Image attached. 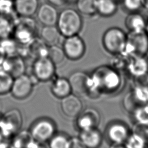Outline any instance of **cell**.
Wrapping results in <instances>:
<instances>
[{
  "label": "cell",
  "instance_id": "cell-1",
  "mask_svg": "<svg viewBox=\"0 0 148 148\" xmlns=\"http://www.w3.org/2000/svg\"><path fill=\"white\" fill-rule=\"evenodd\" d=\"M92 82L94 92H112L121 84V77L117 71L108 66H101L90 76Z\"/></svg>",
  "mask_w": 148,
  "mask_h": 148
},
{
  "label": "cell",
  "instance_id": "cell-2",
  "mask_svg": "<svg viewBox=\"0 0 148 148\" xmlns=\"http://www.w3.org/2000/svg\"><path fill=\"white\" fill-rule=\"evenodd\" d=\"M57 27L65 38L78 34L83 26V20L80 13L72 8L62 10L58 16Z\"/></svg>",
  "mask_w": 148,
  "mask_h": 148
},
{
  "label": "cell",
  "instance_id": "cell-3",
  "mask_svg": "<svg viewBox=\"0 0 148 148\" xmlns=\"http://www.w3.org/2000/svg\"><path fill=\"white\" fill-rule=\"evenodd\" d=\"M127 35L119 27L108 28L102 36V44L108 53L116 55L123 53L127 44Z\"/></svg>",
  "mask_w": 148,
  "mask_h": 148
},
{
  "label": "cell",
  "instance_id": "cell-4",
  "mask_svg": "<svg viewBox=\"0 0 148 148\" xmlns=\"http://www.w3.org/2000/svg\"><path fill=\"white\" fill-rule=\"evenodd\" d=\"M36 29V22L31 17L18 16L14 20L12 34L18 43L25 45L34 37Z\"/></svg>",
  "mask_w": 148,
  "mask_h": 148
},
{
  "label": "cell",
  "instance_id": "cell-5",
  "mask_svg": "<svg viewBox=\"0 0 148 148\" xmlns=\"http://www.w3.org/2000/svg\"><path fill=\"white\" fill-rule=\"evenodd\" d=\"M124 52L134 57H143L148 52V33L146 31H130Z\"/></svg>",
  "mask_w": 148,
  "mask_h": 148
},
{
  "label": "cell",
  "instance_id": "cell-6",
  "mask_svg": "<svg viewBox=\"0 0 148 148\" xmlns=\"http://www.w3.org/2000/svg\"><path fill=\"white\" fill-rule=\"evenodd\" d=\"M68 80L73 94L76 95L89 96L94 93L91 77L86 73L75 72L69 76Z\"/></svg>",
  "mask_w": 148,
  "mask_h": 148
},
{
  "label": "cell",
  "instance_id": "cell-7",
  "mask_svg": "<svg viewBox=\"0 0 148 148\" xmlns=\"http://www.w3.org/2000/svg\"><path fill=\"white\" fill-rule=\"evenodd\" d=\"M36 81L38 80L34 76L31 77L25 73L22 74L13 79L10 92L16 99H25L31 94Z\"/></svg>",
  "mask_w": 148,
  "mask_h": 148
},
{
  "label": "cell",
  "instance_id": "cell-8",
  "mask_svg": "<svg viewBox=\"0 0 148 148\" xmlns=\"http://www.w3.org/2000/svg\"><path fill=\"white\" fill-rule=\"evenodd\" d=\"M55 132L54 123L47 119H41L36 121L30 130L32 138L40 143L49 141L55 134Z\"/></svg>",
  "mask_w": 148,
  "mask_h": 148
},
{
  "label": "cell",
  "instance_id": "cell-9",
  "mask_svg": "<svg viewBox=\"0 0 148 148\" xmlns=\"http://www.w3.org/2000/svg\"><path fill=\"white\" fill-rule=\"evenodd\" d=\"M22 116L17 109L6 112L0 119V131L2 135L9 136L14 134L21 127Z\"/></svg>",
  "mask_w": 148,
  "mask_h": 148
},
{
  "label": "cell",
  "instance_id": "cell-10",
  "mask_svg": "<svg viewBox=\"0 0 148 148\" xmlns=\"http://www.w3.org/2000/svg\"><path fill=\"white\" fill-rule=\"evenodd\" d=\"M62 49L66 57L71 60H77L84 54L86 46L83 39L76 34L65 38Z\"/></svg>",
  "mask_w": 148,
  "mask_h": 148
},
{
  "label": "cell",
  "instance_id": "cell-11",
  "mask_svg": "<svg viewBox=\"0 0 148 148\" xmlns=\"http://www.w3.org/2000/svg\"><path fill=\"white\" fill-rule=\"evenodd\" d=\"M55 65L48 57L35 59L32 66L33 76L38 81L49 80L54 77L55 74Z\"/></svg>",
  "mask_w": 148,
  "mask_h": 148
},
{
  "label": "cell",
  "instance_id": "cell-12",
  "mask_svg": "<svg viewBox=\"0 0 148 148\" xmlns=\"http://www.w3.org/2000/svg\"><path fill=\"white\" fill-rule=\"evenodd\" d=\"M106 135L112 143L122 144L125 143L130 136L129 129L124 123L115 121L108 126Z\"/></svg>",
  "mask_w": 148,
  "mask_h": 148
},
{
  "label": "cell",
  "instance_id": "cell-13",
  "mask_svg": "<svg viewBox=\"0 0 148 148\" xmlns=\"http://www.w3.org/2000/svg\"><path fill=\"white\" fill-rule=\"evenodd\" d=\"M0 70L9 73L14 78L25 73V65L20 56H8L0 65Z\"/></svg>",
  "mask_w": 148,
  "mask_h": 148
},
{
  "label": "cell",
  "instance_id": "cell-14",
  "mask_svg": "<svg viewBox=\"0 0 148 148\" xmlns=\"http://www.w3.org/2000/svg\"><path fill=\"white\" fill-rule=\"evenodd\" d=\"M82 108L83 104L81 100L74 94L71 93L61 98V110L68 117H76L82 111Z\"/></svg>",
  "mask_w": 148,
  "mask_h": 148
},
{
  "label": "cell",
  "instance_id": "cell-15",
  "mask_svg": "<svg viewBox=\"0 0 148 148\" xmlns=\"http://www.w3.org/2000/svg\"><path fill=\"white\" fill-rule=\"evenodd\" d=\"M76 118V125L80 130L97 127L100 121L99 113L93 108L82 111Z\"/></svg>",
  "mask_w": 148,
  "mask_h": 148
},
{
  "label": "cell",
  "instance_id": "cell-16",
  "mask_svg": "<svg viewBox=\"0 0 148 148\" xmlns=\"http://www.w3.org/2000/svg\"><path fill=\"white\" fill-rule=\"evenodd\" d=\"M37 18L44 25H55L57 23L58 13L54 5L50 3L41 5L36 11Z\"/></svg>",
  "mask_w": 148,
  "mask_h": 148
},
{
  "label": "cell",
  "instance_id": "cell-17",
  "mask_svg": "<svg viewBox=\"0 0 148 148\" xmlns=\"http://www.w3.org/2000/svg\"><path fill=\"white\" fill-rule=\"evenodd\" d=\"M79 138L85 147H99L102 142V135L97 127L80 130Z\"/></svg>",
  "mask_w": 148,
  "mask_h": 148
},
{
  "label": "cell",
  "instance_id": "cell-18",
  "mask_svg": "<svg viewBox=\"0 0 148 148\" xmlns=\"http://www.w3.org/2000/svg\"><path fill=\"white\" fill-rule=\"evenodd\" d=\"M25 46L27 54L30 57L35 59L47 57L49 46L40 38L34 37Z\"/></svg>",
  "mask_w": 148,
  "mask_h": 148
},
{
  "label": "cell",
  "instance_id": "cell-19",
  "mask_svg": "<svg viewBox=\"0 0 148 148\" xmlns=\"http://www.w3.org/2000/svg\"><path fill=\"white\" fill-rule=\"evenodd\" d=\"M15 12L18 16L31 17L39 7L38 0H14Z\"/></svg>",
  "mask_w": 148,
  "mask_h": 148
},
{
  "label": "cell",
  "instance_id": "cell-20",
  "mask_svg": "<svg viewBox=\"0 0 148 148\" xmlns=\"http://www.w3.org/2000/svg\"><path fill=\"white\" fill-rule=\"evenodd\" d=\"M51 91L56 97L60 99L71 94L72 90L68 79L65 77L55 79L51 85Z\"/></svg>",
  "mask_w": 148,
  "mask_h": 148
},
{
  "label": "cell",
  "instance_id": "cell-21",
  "mask_svg": "<svg viewBox=\"0 0 148 148\" xmlns=\"http://www.w3.org/2000/svg\"><path fill=\"white\" fill-rule=\"evenodd\" d=\"M146 24L144 17L138 12L129 13L125 19V25L130 31L145 30Z\"/></svg>",
  "mask_w": 148,
  "mask_h": 148
},
{
  "label": "cell",
  "instance_id": "cell-22",
  "mask_svg": "<svg viewBox=\"0 0 148 148\" xmlns=\"http://www.w3.org/2000/svg\"><path fill=\"white\" fill-rule=\"evenodd\" d=\"M61 36L55 25H44L40 32V38L48 46L57 45Z\"/></svg>",
  "mask_w": 148,
  "mask_h": 148
},
{
  "label": "cell",
  "instance_id": "cell-23",
  "mask_svg": "<svg viewBox=\"0 0 148 148\" xmlns=\"http://www.w3.org/2000/svg\"><path fill=\"white\" fill-rule=\"evenodd\" d=\"M118 5L116 0H97V13L102 17H110L117 11Z\"/></svg>",
  "mask_w": 148,
  "mask_h": 148
},
{
  "label": "cell",
  "instance_id": "cell-24",
  "mask_svg": "<svg viewBox=\"0 0 148 148\" xmlns=\"http://www.w3.org/2000/svg\"><path fill=\"white\" fill-rule=\"evenodd\" d=\"M77 11L86 16L97 14V0H76Z\"/></svg>",
  "mask_w": 148,
  "mask_h": 148
},
{
  "label": "cell",
  "instance_id": "cell-25",
  "mask_svg": "<svg viewBox=\"0 0 148 148\" xmlns=\"http://www.w3.org/2000/svg\"><path fill=\"white\" fill-rule=\"evenodd\" d=\"M14 20L10 17L0 14V39L9 38L13 34Z\"/></svg>",
  "mask_w": 148,
  "mask_h": 148
},
{
  "label": "cell",
  "instance_id": "cell-26",
  "mask_svg": "<svg viewBox=\"0 0 148 148\" xmlns=\"http://www.w3.org/2000/svg\"><path fill=\"white\" fill-rule=\"evenodd\" d=\"M47 57L56 65L61 63L66 56L62 47L55 45L49 46Z\"/></svg>",
  "mask_w": 148,
  "mask_h": 148
},
{
  "label": "cell",
  "instance_id": "cell-27",
  "mask_svg": "<svg viewBox=\"0 0 148 148\" xmlns=\"http://www.w3.org/2000/svg\"><path fill=\"white\" fill-rule=\"evenodd\" d=\"M18 44V43L15 39H12L9 38L1 39L0 42V46L4 50L7 56L18 54L20 49Z\"/></svg>",
  "mask_w": 148,
  "mask_h": 148
},
{
  "label": "cell",
  "instance_id": "cell-28",
  "mask_svg": "<svg viewBox=\"0 0 148 148\" xmlns=\"http://www.w3.org/2000/svg\"><path fill=\"white\" fill-rule=\"evenodd\" d=\"M13 79V76L9 73L0 70V95L10 91Z\"/></svg>",
  "mask_w": 148,
  "mask_h": 148
},
{
  "label": "cell",
  "instance_id": "cell-29",
  "mask_svg": "<svg viewBox=\"0 0 148 148\" xmlns=\"http://www.w3.org/2000/svg\"><path fill=\"white\" fill-rule=\"evenodd\" d=\"M34 140L30 132L23 131L18 134L16 137L12 142V146L15 147H28L29 145Z\"/></svg>",
  "mask_w": 148,
  "mask_h": 148
},
{
  "label": "cell",
  "instance_id": "cell-30",
  "mask_svg": "<svg viewBox=\"0 0 148 148\" xmlns=\"http://www.w3.org/2000/svg\"><path fill=\"white\" fill-rule=\"evenodd\" d=\"M132 60L129 65L131 73L136 76L143 73L147 69V65L143 57H134Z\"/></svg>",
  "mask_w": 148,
  "mask_h": 148
},
{
  "label": "cell",
  "instance_id": "cell-31",
  "mask_svg": "<svg viewBox=\"0 0 148 148\" xmlns=\"http://www.w3.org/2000/svg\"><path fill=\"white\" fill-rule=\"evenodd\" d=\"M49 146L51 148L69 147V138L62 134H54L49 140Z\"/></svg>",
  "mask_w": 148,
  "mask_h": 148
},
{
  "label": "cell",
  "instance_id": "cell-32",
  "mask_svg": "<svg viewBox=\"0 0 148 148\" xmlns=\"http://www.w3.org/2000/svg\"><path fill=\"white\" fill-rule=\"evenodd\" d=\"M14 14V0H0V14L13 18Z\"/></svg>",
  "mask_w": 148,
  "mask_h": 148
},
{
  "label": "cell",
  "instance_id": "cell-33",
  "mask_svg": "<svg viewBox=\"0 0 148 148\" xmlns=\"http://www.w3.org/2000/svg\"><path fill=\"white\" fill-rule=\"evenodd\" d=\"M123 8L130 12H138L142 8V0H121Z\"/></svg>",
  "mask_w": 148,
  "mask_h": 148
},
{
  "label": "cell",
  "instance_id": "cell-34",
  "mask_svg": "<svg viewBox=\"0 0 148 148\" xmlns=\"http://www.w3.org/2000/svg\"><path fill=\"white\" fill-rule=\"evenodd\" d=\"M84 147L79 137H73L69 139V147Z\"/></svg>",
  "mask_w": 148,
  "mask_h": 148
},
{
  "label": "cell",
  "instance_id": "cell-35",
  "mask_svg": "<svg viewBox=\"0 0 148 148\" xmlns=\"http://www.w3.org/2000/svg\"><path fill=\"white\" fill-rule=\"evenodd\" d=\"M47 1L54 6H62L68 2V0H47Z\"/></svg>",
  "mask_w": 148,
  "mask_h": 148
},
{
  "label": "cell",
  "instance_id": "cell-36",
  "mask_svg": "<svg viewBox=\"0 0 148 148\" xmlns=\"http://www.w3.org/2000/svg\"><path fill=\"white\" fill-rule=\"evenodd\" d=\"M6 54L5 53L4 50L2 48V47L0 46V65L2 64L3 61L5 60V59L6 57Z\"/></svg>",
  "mask_w": 148,
  "mask_h": 148
},
{
  "label": "cell",
  "instance_id": "cell-37",
  "mask_svg": "<svg viewBox=\"0 0 148 148\" xmlns=\"http://www.w3.org/2000/svg\"><path fill=\"white\" fill-rule=\"evenodd\" d=\"M142 7L148 10V0H142Z\"/></svg>",
  "mask_w": 148,
  "mask_h": 148
},
{
  "label": "cell",
  "instance_id": "cell-38",
  "mask_svg": "<svg viewBox=\"0 0 148 148\" xmlns=\"http://www.w3.org/2000/svg\"><path fill=\"white\" fill-rule=\"evenodd\" d=\"M116 1H117V0H116Z\"/></svg>",
  "mask_w": 148,
  "mask_h": 148
}]
</instances>
